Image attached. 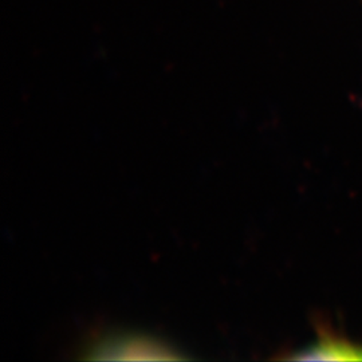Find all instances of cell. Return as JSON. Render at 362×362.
<instances>
[{
  "label": "cell",
  "mask_w": 362,
  "mask_h": 362,
  "mask_svg": "<svg viewBox=\"0 0 362 362\" xmlns=\"http://www.w3.org/2000/svg\"><path fill=\"white\" fill-rule=\"evenodd\" d=\"M293 360H322V361H362V344L351 341L329 330L320 332L318 337L296 351Z\"/></svg>",
  "instance_id": "cell-2"
},
{
  "label": "cell",
  "mask_w": 362,
  "mask_h": 362,
  "mask_svg": "<svg viewBox=\"0 0 362 362\" xmlns=\"http://www.w3.org/2000/svg\"><path fill=\"white\" fill-rule=\"evenodd\" d=\"M89 360H180L177 350L153 337L136 333L105 334L91 341Z\"/></svg>",
  "instance_id": "cell-1"
}]
</instances>
